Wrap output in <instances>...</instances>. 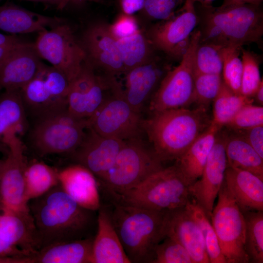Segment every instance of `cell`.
Segmentation results:
<instances>
[{
    "mask_svg": "<svg viewBox=\"0 0 263 263\" xmlns=\"http://www.w3.org/2000/svg\"><path fill=\"white\" fill-rule=\"evenodd\" d=\"M87 60L94 67H98L109 75L124 73L116 39L110 32L108 24L96 22L84 31L81 42Z\"/></svg>",
    "mask_w": 263,
    "mask_h": 263,
    "instance_id": "ac0fdd59",
    "label": "cell"
},
{
    "mask_svg": "<svg viewBox=\"0 0 263 263\" xmlns=\"http://www.w3.org/2000/svg\"><path fill=\"white\" fill-rule=\"evenodd\" d=\"M263 0H224L222 6H227L233 5L251 4L261 5Z\"/></svg>",
    "mask_w": 263,
    "mask_h": 263,
    "instance_id": "c3c4849f",
    "label": "cell"
},
{
    "mask_svg": "<svg viewBox=\"0 0 263 263\" xmlns=\"http://www.w3.org/2000/svg\"><path fill=\"white\" fill-rule=\"evenodd\" d=\"M222 82L221 75L194 72L193 103L207 108L219 93Z\"/></svg>",
    "mask_w": 263,
    "mask_h": 263,
    "instance_id": "74e56055",
    "label": "cell"
},
{
    "mask_svg": "<svg viewBox=\"0 0 263 263\" xmlns=\"http://www.w3.org/2000/svg\"><path fill=\"white\" fill-rule=\"evenodd\" d=\"M15 35H7L0 33V46L13 48L23 42Z\"/></svg>",
    "mask_w": 263,
    "mask_h": 263,
    "instance_id": "7dc6e473",
    "label": "cell"
},
{
    "mask_svg": "<svg viewBox=\"0 0 263 263\" xmlns=\"http://www.w3.org/2000/svg\"><path fill=\"white\" fill-rule=\"evenodd\" d=\"M87 61L78 75L70 83L67 95V110L73 115L87 119L100 106L105 98L104 91L114 80L113 76L104 78L94 72Z\"/></svg>",
    "mask_w": 263,
    "mask_h": 263,
    "instance_id": "9a60e30c",
    "label": "cell"
},
{
    "mask_svg": "<svg viewBox=\"0 0 263 263\" xmlns=\"http://www.w3.org/2000/svg\"><path fill=\"white\" fill-rule=\"evenodd\" d=\"M24 183V199L28 204L59 184L58 171L42 162L32 161L26 164Z\"/></svg>",
    "mask_w": 263,
    "mask_h": 263,
    "instance_id": "4dcf8cb0",
    "label": "cell"
},
{
    "mask_svg": "<svg viewBox=\"0 0 263 263\" xmlns=\"http://www.w3.org/2000/svg\"><path fill=\"white\" fill-rule=\"evenodd\" d=\"M225 182L242 211H263V178L246 170L227 167Z\"/></svg>",
    "mask_w": 263,
    "mask_h": 263,
    "instance_id": "603a6c76",
    "label": "cell"
},
{
    "mask_svg": "<svg viewBox=\"0 0 263 263\" xmlns=\"http://www.w3.org/2000/svg\"><path fill=\"white\" fill-rule=\"evenodd\" d=\"M235 132L242 136L263 158V125Z\"/></svg>",
    "mask_w": 263,
    "mask_h": 263,
    "instance_id": "f6af8a7d",
    "label": "cell"
},
{
    "mask_svg": "<svg viewBox=\"0 0 263 263\" xmlns=\"http://www.w3.org/2000/svg\"><path fill=\"white\" fill-rule=\"evenodd\" d=\"M263 125V107L253 103L243 106L225 126L239 131Z\"/></svg>",
    "mask_w": 263,
    "mask_h": 263,
    "instance_id": "60d3db41",
    "label": "cell"
},
{
    "mask_svg": "<svg viewBox=\"0 0 263 263\" xmlns=\"http://www.w3.org/2000/svg\"><path fill=\"white\" fill-rule=\"evenodd\" d=\"M245 250L249 263H263V211H244Z\"/></svg>",
    "mask_w": 263,
    "mask_h": 263,
    "instance_id": "836d02e7",
    "label": "cell"
},
{
    "mask_svg": "<svg viewBox=\"0 0 263 263\" xmlns=\"http://www.w3.org/2000/svg\"><path fill=\"white\" fill-rule=\"evenodd\" d=\"M187 183L175 164L152 173L135 188L114 196L119 203L144 208L170 211L191 200Z\"/></svg>",
    "mask_w": 263,
    "mask_h": 263,
    "instance_id": "5b68a950",
    "label": "cell"
},
{
    "mask_svg": "<svg viewBox=\"0 0 263 263\" xmlns=\"http://www.w3.org/2000/svg\"><path fill=\"white\" fill-rule=\"evenodd\" d=\"M186 206L201 229L210 263H226L210 219L193 199L192 198Z\"/></svg>",
    "mask_w": 263,
    "mask_h": 263,
    "instance_id": "e575fe53",
    "label": "cell"
},
{
    "mask_svg": "<svg viewBox=\"0 0 263 263\" xmlns=\"http://www.w3.org/2000/svg\"><path fill=\"white\" fill-rule=\"evenodd\" d=\"M221 129L211 122L208 128L176 160L175 164L189 186L201 177Z\"/></svg>",
    "mask_w": 263,
    "mask_h": 263,
    "instance_id": "4316f807",
    "label": "cell"
},
{
    "mask_svg": "<svg viewBox=\"0 0 263 263\" xmlns=\"http://www.w3.org/2000/svg\"><path fill=\"white\" fill-rule=\"evenodd\" d=\"M5 162V159L4 160H1L0 159V176L1 175V173L2 172L4 165Z\"/></svg>",
    "mask_w": 263,
    "mask_h": 263,
    "instance_id": "9f6ffc18",
    "label": "cell"
},
{
    "mask_svg": "<svg viewBox=\"0 0 263 263\" xmlns=\"http://www.w3.org/2000/svg\"><path fill=\"white\" fill-rule=\"evenodd\" d=\"M42 63L34 43L19 44L0 62V91L20 90L36 75Z\"/></svg>",
    "mask_w": 263,
    "mask_h": 263,
    "instance_id": "ffe728a7",
    "label": "cell"
},
{
    "mask_svg": "<svg viewBox=\"0 0 263 263\" xmlns=\"http://www.w3.org/2000/svg\"><path fill=\"white\" fill-rule=\"evenodd\" d=\"M35 48L40 58L62 73L70 83L80 73L87 56L71 28L61 23L38 33Z\"/></svg>",
    "mask_w": 263,
    "mask_h": 263,
    "instance_id": "7c38bea8",
    "label": "cell"
},
{
    "mask_svg": "<svg viewBox=\"0 0 263 263\" xmlns=\"http://www.w3.org/2000/svg\"><path fill=\"white\" fill-rule=\"evenodd\" d=\"M16 47L13 48H6L0 46V62L1 61Z\"/></svg>",
    "mask_w": 263,
    "mask_h": 263,
    "instance_id": "816d5d0a",
    "label": "cell"
},
{
    "mask_svg": "<svg viewBox=\"0 0 263 263\" xmlns=\"http://www.w3.org/2000/svg\"><path fill=\"white\" fill-rule=\"evenodd\" d=\"M186 0H144L143 10L152 19L165 20L175 16Z\"/></svg>",
    "mask_w": 263,
    "mask_h": 263,
    "instance_id": "b9f144b4",
    "label": "cell"
},
{
    "mask_svg": "<svg viewBox=\"0 0 263 263\" xmlns=\"http://www.w3.org/2000/svg\"><path fill=\"white\" fill-rule=\"evenodd\" d=\"M26 126V111L20 90H5L0 96V140L22 132Z\"/></svg>",
    "mask_w": 263,
    "mask_h": 263,
    "instance_id": "f1b7e54d",
    "label": "cell"
},
{
    "mask_svg": "<svg viewBox=\"0 0 263 263\" xmlns=\"http://www.w3.org/2000/svg\"><path fill=\"white\" fill-rule=\"evenodd\" d=\"M4 143L9 152L0 176V209L22 211L29 210L24 199V172L27 163L22 144L17 135L7 138Z\"/></svg>",
    "mask_w": 263,
    "mask_h": 263,
    "instance_id": "5bb4252c",
    "label": "cell"
},
{
    "mask_svg": "<svg viewBox=\"0 0 263 263\" xmlns=\"http://www.w3.org/2000/svg\"><path fill=\"white\" fill-rule=\"evenodd\" d=\"M219 131L201 177L189 187L191 198L209 219L215 199L224 181L227 167L225 151V134L220 133Z\"/></svg>",
    "mask_w": 263,
    "mask_h": 263,
    "instance_id": "2e32d148",
    "label": "cell"
},
{
    "mask_svg": "<svg viewBox=\"0 0 263 263\" xmlns=\"http://www.w3.org/2000/svg\"><path fill=\"white\" fill-rule=\"evenodd\" d=\"M0 238L31 254L39 249L29 210L12 211L0 209Z\"/></svg>",
    "mask_w": 263,
    "mask_h": 263,
    "instance_id": "cb8c5ba5",
    "label": "cell"
},
{
    "mask_svg": "<svg viewBox=\"0 0 263 263\" xmlns=\"http://www.w3.org/2000/svg\"><path fill=\"white\" fill-rule=\"evenodd\" d=\"M112 96L105 98L87 119V127L104 136L123 141L140 138L144 131L140 113L125 99L123 91L115 80L112 86Z\"/></svg>",
    "mask_w": 263,
    "mask_h": 263,
    "instance_id": "30bf717a",
    "label": "cell"
},
{
    "mask_svg": "<svg viewBox=\"0 0 263 263\" xmlns=\"http://www.w3.org/2000/svg\"></svg>",
    "mask_w": 263,
    "mask_h": 263,
    "instance_id": "6f0895ef",
    "label": "cell"
},
{
    "mask_svg": "<svg viewBox=\"0 0 263 263\" xmlns=\"http://www.w3.org/2000/svg\"><path fill=\"white\" fill-rule=\"evenodd\" d=\"M62 22L60 18L43 15L15 4L0 6V30L13 35L39 33Z\"/></svg>",
    "mask_w": 263,
    "mask_h": 263,
    "instance_id": "484cf974",
    "label": "cell"
},
{
    "mask_svg": "<svg viewBox=\"0 0 263 263\" xmlns=\"http://www.w3.org/2000/svg\"><path fill=\"white\" fill-rule=\"evenodd\" d=\"M69 86L62 73L42 63L36 75L20 90L26 112L37 119L67 110Z\"/></svg>",
    "mask_w": 263,
    "mask_h": 263,
    "instance_id": "8fae6325",
    "label": "cell"
},
{
    "mask_svg": "<svg viewBox=\"0 0 263 263\" xmlns=\"http://www.w3.org/2000/svg\"><path fill=\"white\" fill-rule=\"evenodd\" d=\"M224 46L209 42L199 41L194 60V72L221 75Z\"/></svg>",
    "mask_w": 263,
    "mask_h": 263,
    "instance_id": "d590c367",
    "label": "cell"
},
{
    "mask_svg": "<svg viewBox=\"0 0 263 263\" xmlns=\"http://www.w3.org/2000/svg\"><path fill=\"white\" fill-rule=\"evenodd\" d=\"M167 236L180 243L194 263H210L201 229L187 206L169 211Z\"/></svg>",
    "mask_w": 263,
    "mask_h": 263,
    "instance_id": "44dd1931",
    "label": "cell"
},
{
    "mask_svg": "<svg viewBox=\"0 0 263 263\" xmlns=\"http://www.w3.org/2000/svg\"><path fill=\"white\" fill-rule=\"evenodd\" d=\"M125 142L103 136L87 127L82 142L70 154L77 164L100 180L113 165Z\"/></svg>",
    "mask_w": 263,
    "mask_h": 263,
    "instance_id": "d6986e66",
    "label": "cell"
},
{
    "mask_svg": "<svg viewBox=\"0 0 263 263\" xmlns=\"http://www.w3.org/2000/svg\"><path fill=\"white\" fill-rule=\"evenodd\" d=\"M87 119L67 110L37 119L29 134L30 144L40 156L73 152L82 142Z\"/></svg>",
    "mask_w": 263,
    "mask_h": 263,
    "instance_id": "52a82bcc",
    "label": "cell"
},
{
    "mask_svg": "<svg viewBox=\"0 0 263 263\" xmlns=\"http://www.w3.org/2000/svg\"><path fill=\"white\" fill-rule=\"evenodd\" d=\"M207 108H181L152 113L143 128L163 162L177 160L210 125Z\"/></svg>",
    "mask_w": 263,
    "mask_h": 263,
    "instance_id": "7a4b0ae2",
    "label": "cell"
},
{
    "mask_svg": "<svg viewBox=\"0 0 263 263\" xmlns=\"http://www.w3.org/2000/svg\"><path fill=\"white\" fill-rule=\"evenodd\" d=\"M194 3L195 2H199L202 5H208L210 4V3L214 0H191Z\"/></svg>",
    "mask_w": 263,
    "mask_h": 263,
    "instance_id": "11a10c76",
    "label": "cell"
},
{
    "mask_svg": "<svg viewBox=\"0 0 263 263\" xmlns=\"http://www.w3.org/2000/svg\"><path fill=\"white\" fill-rule=\"evenodd\" d=\"M50 3L56 6L58 9H63L69 3H72V0H24Z\"/></svg>",
    "mask_w": 263,
    "mask_h": 263,
    "instance_id": "681fc988",
    "label": "cell"
},
{
    "mask_svg": "<svg viewBox=\"0 0 263 263\" xmlns=\"http://www.w3.org/2000/svg\"><path fill=\"white\" fill-rule=\"evenodd\" d=\"M59 184L64 191L82 207L95 211L100 199L95 176L88 169L77 164L58 171Z\"/></svg>",
    "mask_w": 263,
    "mask_h": 263,
    "instance_id": "7402d4cb",
    "label": "cell"
},
{
    "mask_svg": "<svg viewBox=\"0 0 263 263\" xmlns=\"http://www.w3.org/2000/svg\"><path fill=\"white\" fill-rule=\"evenodd\" d=\"M97 232L93 239L92 263H130L112 223L111 215L99 209Z\"/></svg>",
    "mask_w": 263,
    "mask_h": 263,
    "instance_id": "d4e9b609",
    "label": "cell"
},
{
    "mask_svg": "<svg viewBox=\"0 0 263 263\" xmlns=\"http://www.w3.org/2000/svg\"><path fill=\"white\" fill-rule=\"evenodd\" d=\"M94 238L57 243L33 254L29 263H92Z\"/></svg>",
    "mask_w": 263,
    "mask_h": 263,
    "instance_id": "83f0119b",
    "label": "cell"
},
{
    "mask_svg": "<svg viewBox=\"0 0 263 263\" xmlns=\"http://www.w3.org/2000/svg\"><path fill=\"white\" fill-rule=\"evenodd\" d=\"M169 211L122 203L111 215L114 227L131 263H151L157 245L166 236Z\"/></svg>",
    "mask_w": 263,
    "mask_h": 263,
    "instance_id": "277c9868",
    "label": "cell"
},
{
    "mask_svg": "<svg viewBox=\"0 0 263 263\" xmlns=\"http://www.w3.org/2000/svg\"><path fill=\"white\" fill-rule=\"evenodd\" d=\"M39 249L52 244L91 237L92 212L69 196L59 184L28 203Z\"/></svg>",
    "mask_w": 263,
    "mask_h": 263,
    "instance_id": "6da1fadb",
    "label": "cell"
},
{
    "mask_svg": "<svg viewBox=\"0 0 263 263\" xmlns=\"http://www.w3.org/2000/svg\"><path fill=\"white\" fill-rule=\"evenodd\" d=\"M196 10L200 42L242 48L262 41L263 13L260 5L243 4L215 7L201 4L199 10Z\"/></svg>",
    "mask_w": 263,
    "mask_h": 263,
    "instance_id": "3957f363",
    "label": "cell"
},
{
    "mask_svg": "<svg viewBox=\"0 0 263 263\" xmlns=\"http://www.w3.org/2000/svg\"><path fill=\"white\" fill-rule=\"evenodd\" d=\"M87 1L101 2V0H72V3L75 4H81Z\"/></svg>",
    "mask_w": 263,
    "mask_h": 263,
    "instance_id": "db71d44e",
    "label": "cell"
},
{
    "mask_svg": "<svg viewBox=\"0 0 263 263\" xmlns=\"http://www.w3.org/2000/svg\"><path fill=\"white\" fill-rule=\"evenodd\" d=\"M0 152L5 153L7 155L9 152L8 147L1 140H0Z\"/></svg>",
    "mask_w": 263,
    "mask_h": 263,
    "instance_id": "f5cc1de1",
    "label": "cell"
},
{
    "mask_svg": "<svg viewBox=\"0 0 263 263\" xmlns=\"http://www.w3.org/2000/svg\"><path fill=\"white\" fill-rule=\"evenodd\" d=\"M253 97L255 98L256 101L260 104H263V81H262L256 91Z\"/></svg>",
    "mask_w": 263,
    "mask_h": 263,
    "instance_id": "f907efd6",
    "label": "cell"
},
{
    "mask_svg": "<svg viewBox=\"0 0 263 263\" xmlns=\"http://www.w3.org/2000/svg\"><path fill=\"white\" fill-rule=\"evenodd\" d=\"M125 73L149 61L155 54L146 34L140 30L130 36L116 39Z\"/></svg>",
    "mask_w": 263,
    "mask_h": 263,
    "instance_id": "1f68e13d",
    "label": "cell"
},
{
    "mask_svg": "<svg viewBox=\"0 0 263 263\" xmlns=\"http://www.w3.org/2000/svg\"><path fill=\"white\" fill-rule=\"evenodd\" d=\"M120 6L123 13L132 15L143 9L144 0H119Z\"/></svg>",
    "mask_w": 263,
    "mask_h": 263,
    "instance_id": "bcb514c9",
    "label": "cell"
},
{
    "mask_svg": "<svg viewBox=\"0 0 263 263\" xmlns=\"http://www.w3.org/2000/svg\"><path fill=\"white\" fill-rule=\"evenodd\" d=\"M172 68L165 59L155 55L148 62L126 72L124 96L132 108L140 113L150 99L162 80Z\"/></svg>",
    "mask_w": 263,
    "mask_h": 263,
    "instance_id": "e0dca14e",
    "label": "cell"
},
{
    "mask_svg": "<svg viewBox=\"0 0 263 263\" xmlns=\"http://www.w3.org/2000/svg\"><path fill=\"white\" fill-rule=\"evenodd\" d=\"M242 48L226 46L223 48L224 82L235 93L241 94L243 63L239 57Z\"/></svg>",
    "mask_w": 263,
    "mask_h": 263,
    "instance_id": "8d00e7d4",
    "label": "cell"
},
{
    "mask_svg": "<svg viewBox=\"0 0 263 263\" xmlns=\"http://www.w3.org/2000/svg\"><path fill=\"white\" fill-rule=\"evenodd\" d=\"M108 26L110 32L116 39L130 36L140 30L136 19L132 15L124 13Z\"/></svg>",
    "mask_w": 263,
    "mask_h": 263,
    "instance_id": "7bdbcfd3",
    "label": "cell"
},
{
    "mask_svg": "<svg viewBox=\"0 0 263 263\" xmlns=\"http://www.w3.org/2000/svg\"><path fill=\"white\" fill-rule=\"evenodd\" d=\"M153 150L140 138L125 141L113 165L100 179L114 196L130 190L163 168Z\"/></svg>",
    "mask_w": 263,
    "mask_h": 263,
    "instance_id": "8992f818",
    "label": "cell"
},
{
    "mask_svg": "<svg viewBox=\"0 0 263 263\" xmlns=\"http://www.w3.org/2000/svg\"><path fill=\"white\" fill-rule=\"evenodd\" d=\"M200 37V31L194 30L179 65L169 70L162 80L150 99L151 113L187 108L193 103L195 56Z\"/></svg>",
    "mask_w": 263,
    "mask_h": 263,
    "instance_id": "ba28073f",
    "label": "cell"
},
{
    "mask_svg": "<svg viewBox=\"0 0 263 263\" xmlns=\"http://www.w3.org/2000/svg\"><path fill=\"white\" fill-rule=\"evenodd\" d=\"M253 101L252 98L235 93L223 80L219 92L213 101L211 122L221 129L243 106Z\"/></svg>",
    "mask_w": 263,
    "mask_h": 263,
    "instance_id": "d6a6232c",
    "label": "cell"
},
{
    "mask_svg": "<svg viewBox=\"0 0 263 263\" xmlns=\"http://www.w3.org/2000/svg\"><path fill=\"white\" fill-rule=\"evenodd\" d=\"M243 72L241 85V94L252 98L260 84L263 81L261 77L260 59L253 52L241 48Z\"/></svg>",
    "mask_w": 263,
    "mask_h": 263,
    "instance_id": "f35d334b",
    "label": "cell"
},
{
    "mask_svg": "<svg viewBox=\"0 0 263 263\" xmlns=\"http://www.w3.org/2000/svg\"><path fill=\"white\" fill-rule=\"evenodd\" d=\"M198 22L195 3L186 0L177 14L151 26L145 34L156 50L171 59L180 60Z\"/></svg>",
    "mask_w": 263,
    "mask_h": 263,
    "instance_id": "4fadbf2b",
    "label": "cell"
},
{
    "mask_svg": "<svg viewBox=\"0 0 263 263\" xmlns=\"http://www.w3.org/2000/svg\"><path fill=\"white\" fill-rule=\"evenodd\" d=\"M218 195V200L210 219L226 262L249 263L245 250L246 226L244 216L228 192L225 179Z\"/></svg>",
    "mask_w": 263,
    "mask_h": 263,
    "instance_id": "9c48e42d",
    "label": "cell"
},
{
    "mask_svg": "<svg viewBox=\"0 0 263 263\" xmlns=\"http://www.w3.org/2000/svg\"><path fill=\"white\" fill-rule=\"evenodd\" d=\"M151 263H194L186 248L175 239L166 236L156 246Z\"/></svg>",
    "mask_w": 263,
    "mask_h": 263,
    "instance_id": "ab89813d",
    "label": "cell"
},
{
    "mask_svg": "<svg viewBox=\"0 0 263 263\" xmlns=\"http://www.w3.org/2000/svg\"><path fill=\"white\" fill-rule=\"evenodd\" d=\"M227 167L251 172L263 178V158L240 135L225 134Z\"/></svg>",
    "mask_w": 263,
    "mask_h": 263,
    "instance_id": "f546056e",
    "label": "cell"
},
{
    "mask_svg": "<svg viewBox=\"0 0 263 263\" xmlns=\"http://www.w3.org/2000/svg\"><path fill=\"white\" fill-rule=\"evenodd\" d=\"M33 254L0 238V263H28Z\"/></svg>",
    "mask_w": 263,
    "mask_h": 263,
    "instance_id": "ee69618b",
    "label": "cell"
}]
</instances>
